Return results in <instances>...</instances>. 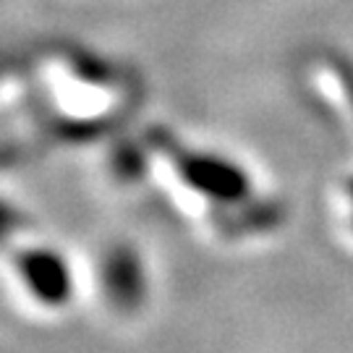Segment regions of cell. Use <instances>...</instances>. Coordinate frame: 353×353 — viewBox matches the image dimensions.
I'll return each mask as SVG.
<instances>
[{"mask_svg":"<svg viewBox=\"0 0 353 353\" xmlns=\"http://www.w3.org/2000/svg\"><path fill=\"white\" fill-rule=\"evenodd\" d=\"M21 272L24 280H29L32 290L37 293L42 301L61 303L68 293V283H65V272L58 259L52 256H34L29 262H21Z\"/></svg>","mask_w":353,"mask_h":353,"instance_id":"1","label":"cell"}]
</instances>
